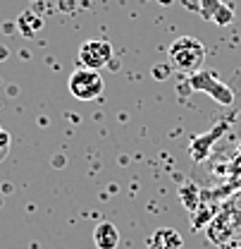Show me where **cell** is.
<instances>
[{
	"mask_svg": "<svg viewBox=\"0 0 241 249\" xmlns=\"http://www.w3.org/2000/svg\"><path fill=\"white\" fill-rule=\"evenodd\" d=\"M184 240L177 230L172 228H158L148 237V249H181Z\"/></svg>",
	"mask_w": 241,
	"mask_h": 249,
	"instance_id": "4",
	"label": "cell"
},
{
	"mask_svg": "<svg viewBox=\"0 0 241 249\" xmlns=\"http://www.w3.org/2000/svg\"><path fill=\"white\" fill-rule=\"evenodd\" d=\"M17 27L22 29L24 36H33L36 31L43 27V22H41V17H36L33 12H22L19 19H17Z\"/></svg>",
	"mask_w": 241,
	"mask_h": 249,
	"instance_id": "6",
	"label": "cell"
},
{
	"mask_svg": "<svg viewBox=\"0 0 241 249\" xmlns=\"http://www.w3.org/2000/svg\"><path fill=\"white\" fill-rule=\"evenodd\" d=\"M10 134L5 132V129H0V160H5V156H7V151H10Z\"/></svg>",
	"mask_w": 241,
	"mask_h": 249,
	"instance_id": "7",
	"label": "cell"
},
{
	"mask_svg": "<svg viewBox=\"0 0 241 249\" xmlns=\"http://www.w3.org/2000/svg\"><path fill=\"white\" fill-rule=\"evenodd\" d=\"M93 242H96L98 249H117V245H120V230L110 220H103L93 230Z\"/></svg>",
	"mask_w": 241,
	"mask_h": 249,
	"instance_id": "5",
	"label": "cell"
},
{
	"mask_svg": "<svg viewBox=\"0 0 241 249\" xmlns=\"http://www.w3.org/2000/svg\"><path fill=\"white\" fill-rule=\"evenodd\" d=\"M112 60V43L105 38H89L79 46V65L89 70H103Z\"/></svg>",
	"mask_w": 241,
	"mask_h": 249,
	"instance_id": "3",
	"label": "cell"
},
{
	"mask_svg": "<svg viewBox=\"0 0 241 249\" xmlns=\"http://www.w3.org/2000/svg\"><path fill=\"white\" fill-rule=\"evenodd\" d=\"M167 62L172 70L184 74H196L206 62V46L193 36H179L167 51Z\"/></svg>",
	"mask_w": 241,
	"mask_h": 249,
	"instance_id": "1",
	"label": "cell"
},
{
	"mask_svg": "<svg viewBox=\"0 0 241 249\" xmlns=\"http://www.w3.org/2000/svg\"><path fill=\"white\" fill-rule=\"evenodd\" d=\"M0 129H2V127H0Z\"/></svg>",
	"mask_w": 241,
	"mask_h": 249,
	"instance_id": "9",
	"label": "cell"
},
{
	"mask_svg": "<svg viewBox=\"0 0 241 249\" xmlns=\"http://www.w3.org/2000/svg\"><path fill=\"white\" fill-rule=\"evenodd\" d=\"M105 91V82L100 70H89V67H77L69 74V93L77 101H96Z\"/></svg>",
	"mask_w": 241,
	"mask_h": 249,
	"instance_id": "2",
	"label": "cell"
},
{
	"mask_svg": "<svg viewBox=\"0 0 241 249\" xmlns=\"http://www.w3.org/2000/svg\"><path fill=\"white\" fill-rule=\"evenodd\" d=\"M160 2H162V5H170V2H172V0H160Z\"/></svg>",
	"mask_w": 241,
	"mask_h": 249,
	"instance_id": "8",
	"label": "cell"
}]
</instances>
